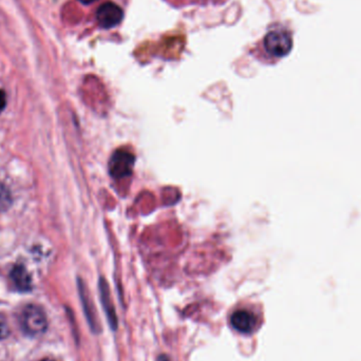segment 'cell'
I'll list each match as a JSON object with an SVG mask.
<instances>
[{
	"label": "cell",
	"instance_id": "1",
	"mask_svg": "<svg viewBox=\"0 0 361 361\" xmlns=\"http://www.w3.org/2000/svg\"><path fill=\"white\" fill-rule=\"evenodd\" d=\"M258 46L269 59H282L292 50V34L282 27H276L263 36Z\"/></svg>",
	"mask_w": 361,
	"mask_h": 361
},
{
	"label": "cell",
	"instance_id": "7",
	"mask_svg": "<svg viewBox=\"0 0 361 361\" xmlns=\"http://www.w3.org/2000/svg\"><path fill=\"white\" fill-rule=\"evenodd\" d=\"M80 298H82V307H84L85 314H86L87 320H88L89 326H90L91 330L94 333H97L99 331V324H97V317H95L94 311L92 309V305H91L90 298L87 295L86 290H85L84 286L80 284Z\"/></svg>",
	"mask_w": 361,
	"mask_h": 361
},
{
	"label": "cell",
	"instance_id": "11",
	"mask_svg": "<svg viewBox=\"0 0 361 361\" xmlns=\"http://www.w3.org/2000/svg\"><path fill=\"white\" fill-rule=\"evenodd\" d=\"M6 197H8V193L4 189L0 188V206H4L6 203Z\"/></svg>",
	"mask_w": 361,
	"mask_h": 361
},
{
	"label": "cell",
	"instance_id": "14",
	"mask_svg": "<svg viewBox=\"0 0 361 361\" xmlns=\"http://www.w3.org/2000/svg\"><path fill=\"white\" fill-rule=\"evenodd\" d=\"M157 361H171V360H169V356L161 355L160 357H159L158 360H157Z\"/></svg>",
	"mask_w": 361,
	"mask_h": 361
},
{
	"label": "cell",
	"instance_id": "2",
	"mask_svg": "<svg viewBox=\"0 0 361 361\" xmlns=\"http://www.w3.org/2000/svg\"><path fill=\"white\" fill-rule=\"evenodd\" d=\"M19 322L23 332L31 337L44 334L48 326L46 314L37 305H27L21 312Z\"/></svg>",
	"mask_w": 361,
	"mask_h": 361
},
{
	"label": "cell",
	"instance_id": "15",
	"mask_svg": "<svg viewBox=\"0 0 361 361\" xmlns=\"http://www.w3.org/2000/svg\"><path fill=\"white\" fill-rule=\"evenodd\" d=\"M42 361H55V360H42Z\"/></svg>",
	"mask_w": 361,
	"mask_h": 361
},
{
	"label": "cell",
	"instance_id": "9",
	"mask_svg": "<svg viewBox=\"0 0 361 361\" xmlns=\"http://www.w3.org/2000/svg\"><path fill=\"white\" fill-rule=\"evenodd\" d=\"M165 1L173 8H184V6H192V4H204L206 0H165Z\"/></svg>",
	"mask_w": 361,
	"mask_h": 361
},
{
	"label": "cell",
	"instance_id": "8",
	"mask_svg": "<svg viewBox=\"0 0 361 361\" xmlns=\"http://www.w3.org/2000/svg\"><path fill=\"white\" fill-rule=\"evenodd\" d=\"M11 277H12L13 282H14L17 290H21V292H27V290L31 288V279H30V276L27 275V271H25L23 267H15L13 269Z\"/></svg>",
	"mask_w": 361,
	"mask_h": 361
},
{
	"label": "cell",
	"instance_id": "3",
	"mask_svg": "<svg viewBox=\"0 0 361 361\" xmlns=\"http://www.w3.org/2000/svg\"><path fill=\"white\" fill-rule=\"evenodd\" d=\"M124 10L120 4L111 0H106L97 8L95 20L102 29H114L121 25L124 19Z\"/></svg>",
	"mask_w": 361,
	"mask_h": 361
},
{
	"label": "cell",
	"instance_id": "5",
	"mask_svg": "<svg viewBox=\"0 0 361 361\" xmlns=\"http://www.w3.org/2000/svg\"><path fill=\"white\" fill-rule=\"evenodd\" d=\"M231 324L233 328L242 334H250L256 330L257 318L250 312L241 310L231 315Z\"/></svg>",
	"mask_w": 361,
	"mask_h": 361
},
{
	"label": "cell",
	"instance_id": "13",
	"mask_svg": "<svg viewBox=\"0 0 361 361\" xmlns=\"http://www.w3.org/2000/svg\"><path fill=\"white\" fill-rule=\"evenodd\" d=\"M78 1L82 2V4H92L99 1V0H78Z\"/></svg>",
	"mask_w": 361,
	"mask_h": 361
},
{
	"label": "cell",
	"instance_id": "12",
	"mask_svg": "<svg viewBox=\"0 0 361 361\" xmlns=\"http://www.w3.org/2000/svg\"><path fill=\"white\" fill-rule=\"evenodd\" d=\"M4 104H6V97H4V93L0 91V108L4 107Z\"/></svg>",
	"mask_w": 361,
	"mask_h": 361
},
{
	"label": "cell",
	"instance_id": "4",
	"mask_svg": "<svg viewBox=\"0 0 361 361\" xmlns=\"http://www.w3.org/2000/svg\"><path fill=\"white\" fill-rule=\"evenodd\" d=\"M135 156L126 149H118L112 154L109 162L110 175L116 179L129 177L135 166Z\"/></svg>",
	"mask_w": 361,
	"mask_h": 361
},
{
	"label": "cell",
	"instance_id": "10",
	"mask_svg": "<svg viewBox=\"0 0 361 361\" xmlns=\"http://www.w3.org/2000/svg\"><path fill=\"white\" fill-rule=\"evenodd\" d=\"M8 335V328L4 322H0V339L6 338Z\"/></svg>",
	"mask_w": 361,
	"mask_h": 361
},
{
	"label": "cell",
	"instance_id": "6",
	"mask_svg": "<svg viewBox=\"0 0 361 361\" xmlns=\"http://www.w3.org/2000/svg\"><path fill=\"white\" fill-rule=\"evenodd\" d=\"M99 293H101L102 305L105 310L106 316H107L109 326L112 330L118 329V316H116V309L112 303L111 297H110L109 288H108L106 280H99Z\"/></svg>",
	"mask_w": 361,
	"mask_h": 361
}]
</instances>
